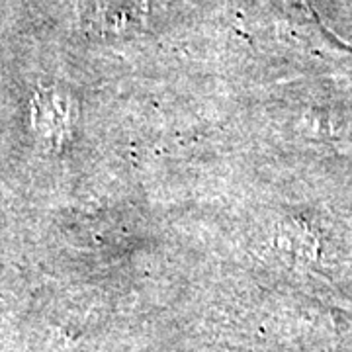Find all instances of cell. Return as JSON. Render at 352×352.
<instances>
[{
  "instance_id": "1",
  "label": "cell",
  "mask_w": 352,
  "mask_h": 352,
  "mask_svg": "<svg viewBox=\"0 0 352 352\" xmlns=\"http://www.w3.org/2000/svg\"><path fill=\"white\" fill-rule=\"evenodd\" d=\"M69 100L55 88H43L34 98V126L50 143H61L69 131Z\"/></svg>"
}]
</instances>
